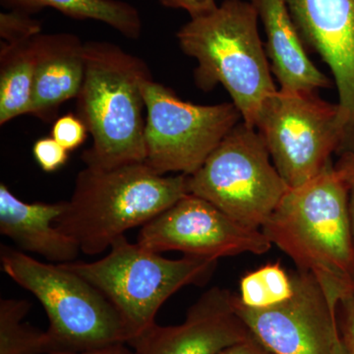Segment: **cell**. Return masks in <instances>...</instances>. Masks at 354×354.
<instances>
[{"instance_id":"6da1fadb","label":"cell","mask_w":354,"mask_h":354,"mask_svg":"<svg viewBox=\"0 0 354 354\" xmlns=\"http://www.w3.org/2000/svg\"><path fill=\"white\" fill-rule=\"evenodd\" d=\"M272 245L320 283L333 308L354 288L348 187L335 164L290 188L261 228Z\"/></svg>"},{"instance_id":"7a4b0ae2","label":"cell","mask_w":354,"mask_h":354,"mask_svg":"<svg viewBox=\"0 0 354 354\" xmlns=\"http://www.w3.org/2000/svg\"><path fill=\"white\" fill-rule=\"evenodd\" d=\"M187 181L186 174L164 176L146 162L85 167L55 227L72 237L81 252L97 255L127 230L143 227L189 194Z\"/></svg>"},{"instance_id":"3957f363","label":"cell","mask_w":354,"mask_h":354,"mask_svg":"<svg viewBox=\"0 0 354 354\" xmlns=\"http://www.w3.org/2000/svg\"><path fill=\"white\" fill-rule=\"evenodd\" d=\"M251 2L225 0L213 12L191 18L177 32L179 48L194 58L197 87L227 90L241 120L256 128L266 102L278 88Z\"/></svg>"},{"instance_id":"277c9868","label":"cell","mask_w":354,"mask_h":354,"mask_svg":"<svg viewBox=\"0 0 354 354\" xmlns=\"http://www.w3.org/2000/svg\"><path fill=\"white\" fill-rule=\"evenodd\" d=\"M84 46L85 75L76 109L93 145L82 153L83 162L100 169L145 162L142 85L152 77L150 70L116 44L94 41Z\"/></svg>"},{"instance_id":"5b68a950","label":"cell","mask_w":354,"mask_h":354,"mask_svg":"<svg viewBox=\"0 0 354 354\" xmlns=\"http://www.w3.org/2000/svg\"><path fill=\"white\" fill-rule=\"evenodd\" d=\"M0 261L2 271L46 310L50 353L129 344L131 337L120 314L87 279L62 264L41 262L8 246H1Z\"/></svg>"},{"instance_id":"8992f818","label":"cell","mask_w":354,"mask_h":354,"mask_svg":"<svg viewBox=\"0 0 354 354\" xmlns=\"http://www.w3.org/2000/svg\"><path fill=\"white\" fill-rule=\"evenodd\" d=\"M62 265L108 298L127 326L130 344L155 325L158 310L177 291L208 281L218 260L191 256L169 259L130 243L122 235L101 260Z\"/></svg>"},{"instance_id":"52a82bcc","label":"cell","mask_w":354,"mask_h":354,"mask_svg":"<svg viewBox=\"0 0 354 354\" xmlns=\"http://www.w3.org/2000/svg\"><path fill=\"white\" fill-rule=\"evenodd\" d=\"M188 192L254 230H261L288 190L256 128L243 121L188 176Z\"/></svg>"},{"instance_id":"ba28073f","label":"cell","mask_w":354,"mask_h":354,"mask_svg":"<svg viewBox=\"0 0 354 354\" xmlns=\"http://www.w3.org/2000/svg\"><path fill=\"white\" fill-rule=\"evenodd\" d=\"M146 106L145 162L160 174L191 176L241 122L232 102L203 106L183 101L152 77L142 85Z\"/></svg>"},{"instance_id":"9c48e42d","label":"cell","mask_w":354,"mask_h":354,"mask_svg":"<svg viewBox=\"0 0 354 354\" xmlns=\"http://www.w3.org/2000/svg\"><path fill=\"white\" fill-rule=\"evenodd\" d=\"M256 129L288 188L318 176L341 145L337 104L316 92L279 88L266 102Z\"/></svg>"},{"instance_id":"30bf717a","label":"cell","mask_w":354,"mask_h":354,"mask_svg":"<svg viewBox=\"0 0 354 354\" xmlns=\"http://www.w3.org/2000/svg\"><path fill=\"white\" fill-rule=\"evenodd\" d=\"M137 243L156 253L218 260L250 253L263 255L272 244L261 230L247 227L211 203L187 194L142 227Z\"/></svg>"},{"instance_id":"8fae6325","label":"cell","mask_w":354,"mask_h":354,"mask_svg":"<svg viewBox=\"0 0 354 354\" xmlns=\"http://www.w3.org/2000/svg\"><path fill=\"white\" fill-rule=\"evenodd\" d=\"M291 274L292 295L266 308L244 306L234 293L237 314L272 354H334L337 309L311 274L297 269Z\"/></svg>"},{"instance_id":"7c38bea8","label":"cell","mask_w":354,"mask_h":354,"mask_svg":"<svg viewBox=\"0 0 354 354\" xmlns=\"http://www.w3.org/2000/svg\"><path fill=\"white\" fill-rule=\"evenodd\" d=\"M302 41L329 67L337 87L341 145L354 151V0H286Z\"/></svg>"},{"instance_id":"4fadbf2b","label":"cell","mask_w":354,"mask_h":354,"mask_svg":"<svg viewBox=\"0 0 354 354\" xmlns=\"http://www.w3.org/2000/svg\"><path fill=\"white\" fill-rule=\"evenodd\" d=\"M251 335L234 308V293L214 286L191 305L183 323H156L128 346L134 354H218Z\"/></svg>"},{"instance_id":"5bb4252c","label":"cell","mask_w":354,"mask_h":354,"mask_svg":"<svg viewBox=\"0 0 354 354\" xmlns=\"http://www.w3.org/2000/svg\"><path fill=\"white\" fill-rule=\"evenodd\" d=\"M34 87L30 115L44 122L57 120L58 109L76 99L85 75V46L75 35L39 34L34 38Z\"/></svg>"},{"instance_id":"9a60e30c","label":"cell","mask_w":354,"mask_h":354,"mask_svg":"<svg viewBox=\"0 0 354 354\" xmlns=\"http://www.w3.org/2000/svg\"><path fill=\"white\" fill-rule=\"evenodd\" d=\"M66 202L26 203L6 184H0V234L25 252L34 253L58 264L75 262L80 247L55 227Z\"/></svg>"},{"instance_id":"2e32d148","label":"cell","mask_w":354,"mask_h":354,"mask_svg":"<svg viewBox=\"0 0 354 354\" xmlns=\"http://www.w3.org/2000/svg\"><path fill=\"white\" fill-rule=\"evenodd\" d=\"M267 36L266 51L272 74L288 92H316L332 82L311 62L286 0H251Z\"/></svg>"},{"instance_id":"e0dca14e","label":"cell","mask_w":354,"mask_h":354,"mask_svg":"<svg viewBox=\"0 0 354 354\" xmlns=\"http://www.w3.org/2000/svg\"><path fill=\"white\" fill-rule=\"evenodd\" d=\"M1 4L9 10L29 15L50 7L73 19L104 23L127 39H138L141 36L138 9L121 0H1Z\"/></svg>"},{"instance_id":"ac0fdd59","label":"cell","mask_w":354,"mask_h":354,"mask_svg":"<svg viewBox=\"0 0 354 354\" xmlns=\"http://www.w3.org/2000/svg\"><path fill=\"white\" fill-rule=\"evenodd\" d=\"M34 38L0 46V125L29 114L34 87Z\"/></svg>"},{"instance_id":"d6986e66","label":"cell","mask_w":354,"mask_h":354,"mask_svg":"<svg viewBox=\"0 0 354 354\" xmlns=\"http://www.w3.org/2000/svg\"><path fill=\"white\" fill-rule=\"evenodd\" d=\"M31 302L16 298L0 300V354H50L46 330L25 322Z\"/></svg>"},{"instance_id":"ffe728a7","label":"cell","mask_w":354,"mask_h":354,"mask_svg":"<svg viewBox=\"0 0 354 354\" xmlns=\"http://www.w3.org/2000/svg\"><path fill=\"white\" fill-rule=\"evenodd\" d=\"M293 292L291 271L281 263H270L246 272L239 281V301L250 308H266L278 304Z\"/></svg>"},{"instance_id":"44dd1931","label":"cell","mask_w":354,"mask_h":354,"mask_svg":"<svg viewBox=\"0 0 354 354\" xmlns=\"http://www.w3.org/2000/svg\"><path fill=\"white\" fill-rule=\"evenodd\" d=\"M41 24L32 15L10 10L0 14L1 44H17L29 41L41 34Z\"/></svg>"},{"instance_id":"7402d4cb","label":"cell","mask_w":354,"mask_h":354,"mask_svg":"<svg viewBox=\"0 0 354 354\" xmlns=\"http://www.w3.org/2000/svg\"><path fill=\"white\" fill-rule=\"evenodd\" d=\"M88 129L77 114L57 118L51 128V137L68 152L76 150L87 138Z\"/></svg>"},{"instance_id":"603a6c76","label":"cell","mask_w":354,"mask_h":354,"mask_svg":"<svg viewBox=\"0 0 354 354\" xmlns=\"http://www.w3.org/2000/svg\"><path fill=\"white\" fill-rule=\"evenodd\" d=\"M32 155L39 167L46 172H55L66 164L69 152L53 137L39 139L32 147Z\"/></svg>"},{"instance_id":"cb8c5ba5","label":"cell","mask_w":354,"mask_h":354,"mask_svg":"<svg viewBox=\"0 0 354 354\" xmlns=\"http://www.w3.org/2000/svg\"><path fill=\"white\" fill-rule=\"evenodd\" d=\"M337 323L344 351L354 354V288L337 304Z\"/></svg>"},{"instance_id":"d4e9b609","label":"cell","mask_w":354,"mask_h":354,"mask_svg":"<svg viewBox=\"0 0 354 354\" xmlns=\"http://www.w3.org/2000/svg\"><path fill=\"white\" fill-rule=\"evenodd\" d=\"M335 165L348 184L349 216L354 241V151L339 156V160Z\"/></svg>"},{"instance_id":"484cf974","label":"cell","mask_w":354,"mask_h":354,"mask_svg":"<svg viewBox=\"0 0 354 354\" xmlns=\"http://www.w3.org/2000/svg\"><path fill=\"white\" fill-rule=\"evenodd\" d=\"M167 8L183 9L189 13L191 18L201 17L213 12L218 7L215 0H160Z\"/></svg>"},{"instance_id":"4316f807","label":"cell","mask_w":354,"mask_h":354,"mask_svg":"<svg viewBox=\"0 0 354 354\" xmlns=\"http://www.w3.org/2000/svg\"><path fill=\"white\" fill-rule=\"evenodd\" d=\"M218 354H272L253 335L248 339L223 349Z\"/></svg>"},{"instance_id":"83f0119b","label":"cell","mask_w":354,"mask_h":354,"mask_svg":"<svg viewBox=\"0 0 354 354\" xmlns=\"http://www.w3.org/2000/svg\"><path fill=\"white\" fill-rule=\"evenodd\" d=\"M50 354H134L133 349L127 348L125 344H113L92 351H81V353H53Z\"/></svg>"},{"instance_id":"f1b7e54d","label":"cell","mask_w":354,"mask_h":354,"mask_svg":"<svg viewBox=\"0 0 354 354\" xmlns=\"http://www.w3.org/2000/svg\"><path fill=\"white\" fill-rule=\"evenodd\" d=\"M334 354H346L344 346H342L341 339H339V337H337V341H335Z\"/></svg>"}]
</instances>
